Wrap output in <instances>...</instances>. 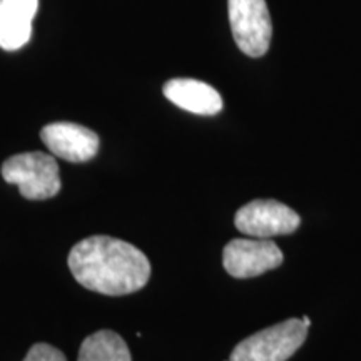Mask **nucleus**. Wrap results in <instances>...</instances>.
<instances>
[{
    "mask_svg": "<svg viewBox=\"0 0 361 361\" xmlns=\"http://www.w3.org/2000/svg\"><path fill=\"white\" fill-rule=\"evenodd\" d=\"M301 224L296 211L274 200H255L247 202L234 216L238 231L251 238L268 239L295 233Z\"/></svg>",
    "mask_w": 361,
    "mask_h": 361,
    "instance_id": "nucleus-5",
    "label": "nucleus"
},
{
    "mask_svg": "<svg viewBox=\"0 0 361 361\" xmlns=\"http://www.w3.org/2000/svg\"><path fill=\"white\" fill-rule=\"evenodd\" d=\"M40 139L54 156L69 162H87L97 154L99 135L74 123H52L40 130Z\"/></svg>",
    "mask_w": 361,
    "mask_h": 361,
    "instance_id": "nucleus-7",
    "label": "nucleus"
},
{
    "mask_svg": "<svg viewBox=\"0 0 361 361\" xmlns=\"http://www.w3.org/2000/svg\"><path fill=\"white\" fill-rule=\"evenodd\" d=\"M2 178L19 186L22 197L30 201L51 200L61 191L59 164L45 152H22L2 164Z\"/></svg>",
    "mask_w": 361,
    "mask_h": 361,
    "instance_id": "nucleus-2",
    "label": "nucleus"
},
{
    "mask_svg": "<svg viewBox=\"0 0 361 361\" xmlns=\"http://www.w3.org/2000/svg\"><path fill=\"white\" fill-rule=\"evenodd\" d=\"M24 361H67L61 350L54 348L47 343H37L29 350Z\"/></svg>",
    "mask_w": 361,
    "mask_h": 361,
    "instance_id": "nucleus-11",
    "label": "nucleus"
},
{
    "mask_svg": "<svg viewBox=\"0 0 361 361\" xmlns=\"http://www.w3.org/2000/svg\"><path fill=\"white\" fill-rule=\"evenodd\" d=\"M164 96L180 109L197 116H216L223 111V97L213 85L196 79H171L162 87Z\"/></svg>",
    "mask_w": 361,
    "mask_h": 361,
    "instance_id": "nucleus-9",
    "label": "nucleus"
},
{
    "mask_svg": "<svg viewBox=\"0 0 361 361\" xmlns=\"http://www.w3.org/2000/svg\"><path fill=\"white\" fill-rule=\"evenodd\" d=\"M78 361H133L126 341L111 329L94 333L80 345Z\"/></svg>",
    "mask_w": 361,
    "mask_h": 361,
    "instance_id": "nucleus-10",
    "label": "nucleus"
},
{
    "mask_svg": "<svg viewBox=\"0 0 361 361\" xmlns=\"http://www.w3.org/2000/svg\"><path fill=\"white\" fill-rule=\"evenodd\" d=\"M301 319H303V322H305V324H306V326H310V324H311V319L308 318V316H303V318H301Z\"/></svg>",
    "mask_w": 361,
    "mask_h": 361,
    "instance_id": "nucleus-12",
    "label": "nucleus"
},
{
    "mask_svg": "<svg viewBox=\"0 0 361 361\" xmlns=\"http://www.w3.org/2000/svg\"><path fill=\"white\" fill-rule=\"evenodd\" d=\"M283 263V252L269 239H233L224 246L223 264L233 278H255Z\"/></svg>",
    "mask_w": 361,
    "mask_h": 361,
    "instance_id": "nucleus-6",
    "label": "nucleus"
},
{
    "mask_svg": "<svg viewBox=\"0 0 361 361\" xmlns=\"http://www.w3.org/2000/svg\"><path fill=\"white\" fill-rule=\"evenodd\" d=\"M72 276L89 291L123 296L146 286L151 263L142 251L111 236H90L69 252Z\"/></svg>",
    "mask_w": 361,
    "mask_h": 361,
    "instance_id": "nucleus-1",
    "label": "nucleus"
},
{
    "mask_svg": "<svg viewBox=\"0 0 361 361\" xmlns=\"http://www.w3.org/2000/svg\"><path fill=\"white\" fill-rule=\"evenodd\" d=\"M308 328L301 318L261 329L238 343L229 361H286L290 360L308 336Z\"/></svg>",
    "mask_w": 361,
    "mask_h": 361,
    "instance_id": "nucleus-3",
    "label": "nucleus"
},
{
    "mask_svg": "<svg viewBox=\"0 0 361 361\" xmlns=\"http://www.w3.org/2000/svg\"><path fill=\"white\" fill-rule=\"evenodd\" d=\"M39 0H0V49L19 51L32 37Z\"/></svg>",
    "mask_w": 361,
    "mask_h": 361,
    "instance_id": "nucleus-8",
    "label": "nucleus"
},
{
    "mask_svg": "<svg viewBox=\"0 0 361 361\" xmlns=\"http://www.w3.org/2000/svg\"><path fill=\"white\" fill-rule=\"evenodd\" d=\"M228 16L239 51L250 57L264 56L273 35L266 0H228Z\"/></svg>",
    "mask_w": 361,
    "mask_h": 361,
    "instance_id": "nucleus-4",
    "label": "nucleus"
}]
</instances>
